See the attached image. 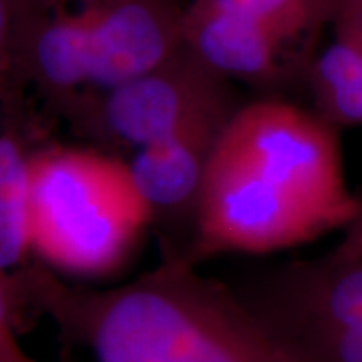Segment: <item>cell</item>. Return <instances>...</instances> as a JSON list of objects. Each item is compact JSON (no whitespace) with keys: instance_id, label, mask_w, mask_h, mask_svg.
<instances>
[{"instance_id":"1","label":"cell","mask_w":362,"mask_h":362,"mask_svg":"<svg viewBox=\"0 0 362 362\" xmlns=\"http://www.w3.org/2000/svg\"><path fill=\"white\" fill-rule=\"evenodd\" d=\"M339 129L284 99L240 104L216 139L188 259L270 255L354 218Z\"/></svg>"},{"instance_id":"2","label":"cell","mask_w":362,"mask_h":362,"mask_svg":"<svg viewBox=\"0 0 362 362\" xmlns=\"http://www.w3.org/2000/svg\"><path fill=\"white\" fill-rule=\"evenodd\" d=\"M24 297L33 319L49 317L96 362H292L230 285L175 253L110 288L69 284L35 260Z\"/></svg>"},{"instance_id":"3","label":"cell","mask_w":362,"mask_h":362,"mask_svg":"<svg viewBox=\"0 0 362 362\" xmlns=\"http://www.w3.org/2000/svg\"><path fill=\"white\" fill-rule=\"evenodd\" d=\"M188 0H21L16 69L61 117L183 45Z\"/></svg>"},{"instance_id":"4","label":"cell","mask_w":362,"mask_h":362,"mask_svg":"<svg viewBox=\"0 0 362 362\" xmlns=\"http://www.w3.org/2000/svg\"><path fill=\"white\" fill-rule=\"evenodd\" d=\"M151 225L123 158L93 148H35L30 245L42 265L79 277L111 274Z\"/></svg>"},{"instance_id":"5","label":"cell","mask_w":362,"mask_h":362,"mask_svg":"<svg viewBox=\"0 0 362 362\" xmlns=\"http://www.w3.org/2000/svg\"><path fill=\"white\" fill-rule=\"evenodd\" d=\"M232 288L292 362H362V257L287 260Z\"/></svg>"},{"instance_id":"6","label":"cell","mask_w":362,"mask_h":362,"mask_svg":"<svg viewBox=\"0 0 362 362\" xmlns=\"http://www.w3.org/2000/svg\"><path fill=\"white\" fill-rule=\"evenodd\" d=\"M238 106L232 81L183 42L160 66L88 99L64 119L101 144L138 151L194 123L232 116Z\"/></svg>"},{"instance_id":"7","label":"cell","mask_w":362,"mask_h":362,"mask_svg":"<svg viewBox=\"0 0 362 362\" xmlns=\"http://www.w3.org/2000/svg\"><path fill=\"white\" fill-rule=\"evenodd\" d=\"M228 117H211L134 151L128 161L153 225L165 226L163 253L185 255L181 233L192 248L198 205L211 151Z\"/></svg>"},{"instance_id":"8","label":"cell","mask_w":362,"mask_h":362,"mask_svg":"<svg viewBox=\"0 0 362 362\" xmlns=\"http://www.w3.org/2000/svg\"><path fill=\"white\" fill-rule=\"evenodd\" d=\"M25 90L0 104V280L11 293L24 330L33 324L22 284L35 262L30 245V160L37 126Z\"/></svg>"},{"instance_id":"9","label":"cell","mask_w":362,"mask_h":362,"mask_svg":"<svg viewBox=\"0 0 362 362\" xmlns=\"http://www.w3.org/2000/svg\"><path fill=\"white\" fill-rule=\"evenodd\" d=\"M183 42L226 79L262 88L282 83L300 44L272 27L192 0L183 19Z\"/></svg>"},{"instance_id":"10","label":"cell","mask_w":362,"mask_h":362,"mask_svg":"<svg viewBox=\"0 0 362 362\" xmlns=\"http://www.w3.org/2000/svg\"><path fill=\"white\" fill-rule=\"evenodd\" d=\"M332 42L307 64L314 112L336 129L362 128V44L332 22Z\"/></svg>"},{"instance_id":"11","label":"cell","mask_w":362,"mask_h":362,"mask_svg":"<svg viewBox=\"0 0 362 362\" xmlns=\"http://www.w3.org/2000/svg\"><path fill=\"white\" fill-rule=\"evenodd\" d=\"M211 11L255 21L288 37L305 40L334 21L342 0H192Z\"/></svg>"},{"instance_id":"12","label":"cell","mask_w":362,"mask_h":362,"mask_svg":"<svg viewBox=\"0 0 362 362\" xmlns=\"http://www.w3.org/2000/svg\"><path fill=\"white\" fill-rule=\"evenodd\" d=\"M21 0H0V104L25 90L16 69V35Z\"/></svg>"},{"instance_id":"13","label":"cell","mask_w":362,"mask_h":362,"mask_svg":"<svg viewBox=\"0 0 362 362\" xmlns=\"http://www.w3.org/2000/svg\"><path fill=\"white\" fill-rule=\"evenodd\" d=\"M22 332L21 317L11 293L0 280V362H37L22 346Z\"/></svg>"},{"instance_id":"14","label":"cell","mask_w":362,"mask_h":362,"mask_svg":"<svg viewBox=\"0 0 362 362\" xmlns=\"http://www.w3.org/2000/svg\"><path fill=\"white\" fill-rule=\"evenodd\" d=\"M341 233V240L332 252L342 257H362V194H359V206L354 218Z\"/></svg>"},{"instance_id":"15","label":"cell","mask_w":362,"mask_h":362,"mask_svg":"<svg viewBox=\"0 0 362 362\" xmlns=\"http://www.w3.org/2000/svg\"><path fill=\"white\" fill-rule=\"evenodd\" d=\"M332 22L349 29L362 44V7L354 0H342Z\"/></svg>"},{"instance_id":"16","label":"cell","mask_w":362,"mask_h":362,"mask_svg":"<svg viewBox=\"0 0 362 362\" xmlns=\"http://www.w3.org/2000/svg\"><path fill=\"white\" fill-rule=\"evenodd\" d=\"M354 2H357V4H359V6L362 7V0H354Z\"/></svg>"}]
</instances>
